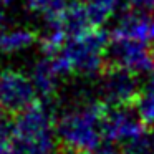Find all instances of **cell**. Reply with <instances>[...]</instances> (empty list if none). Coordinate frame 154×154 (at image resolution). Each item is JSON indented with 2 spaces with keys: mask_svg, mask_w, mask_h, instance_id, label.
Masks as SVG:
<instances>
[{
  "mask_svg": "<svg viewBox=\"0 0 154 154\" xmlns=\"http://www.w3.org/2000/svg\"><path fill=\"white\" fill-rule=\"evenodd\" d=\"M30 80L37 90L38 96H42L43 100H50L53 94H57L63 76L57 70L53 61L48 57H43L33 65L30 71Z\"/></svg>",
  "mask_w": 154,
  "mask_h": 154,
  "instance_id": "obj_10",
  "label": "cell"
},
{
  "mask_svg": "<svg viewBox=\"0 0 154 154\" xmlns=\"http://www.w3.org/2000/svg\"><path fill=\"white\" fill-rule=\"evenodd\" d=\"M86 8V14L94 28H100L114 17L119 8L121 0H81Z\"/></svg>",
  "mask_w": 154,
  "mask_h": 154,
  "instance_id": "obj_12",
  "label": "cell"
},
{
  "mask_svg": "<svg viewBox=\"0 0 154 154\" xmlns=\"http://www.w3.org/2000/svg\"><path fill=\"white\" fill-rule=\"evenodd\" d=\"M151 48H152V51H154V15L151 17Z\"/></svg>",
  "mask_w": 154,
  "mask_h": 154,
  "instance_id": "obj_19",
  "label": "cell"
},
{
  "mask_svg": "<svg viewBox=\"0 0 154 154\" xmlns=\"http://www.w3.org/2000/svg\"><path fill=\"white\" fill-rule=\"evenodd\" d=\"M0 154H14V118L0 111Z\"/></svg>",
  "mask_w": 154,
  "mask_h": 154,
  "instance_id": "obj_15",
  "label": "cell"
},
{
  "mask_svg": "<svg viewBox=\"0 0 154 154\" xmlns=\"http://www.w3.org/2000/svg\"><path fill=\"white\" fill-rule=\"evenodd\" d=\"M104 143L126 147L149 136L147 126L143 123L134 106L106 108L103 123Z\"/></svg>",
  "mask_w": 154,
  "mask_h": 154,
  "instance_id": "obj_4",
  "label": "cell"
},
{
  "mask_svg": "<svg viewBox=\"0 0 154 154\" xmlns=\"http://www.w3.org/2000/svg\"><path fill=\"white\" fill-rule=\"evenodd\" d=\"M12 2H14V0H0V15H2V12H4L7 7H10Z\"/></svg>",
  "mask_w": 154,
  "mask_h": 154,
  "instance_id": "obj_20",
  "label": "cell"
},
{
  "mask_svg": "<svg viewBox=\"0 0 154 154\" xmlns=\"http://www.w3.org/2000/svg\"><path fill=\"white\" fill-rule=\"evenodd\" d=\"M139 118L146 126L154 128V71L147 75L146 81L141 85V91L134 103Z\"/></svg>",
  "mask_w": 154,
  "mask_h": 154,
  "instance_id": "obj_13",
  "label": "cell"
},
{
  "mask_svg": "<svg viewBox=\"0 0 154 154\" xmlns=\"http://www.w3.org/2000/svg\"><path fill=\"white\" fill-rule=\"evenodd\" d=\"M55 154H75V152H71V151H66V149H63V147H61V149L57 151Z\"/></svg>",
  "mask_w": 154,
  "mask_h": 154,
  "instance_id": "obj_21",
  "label": "cell"
},
{
  "mask_svg": "<svg viewBox=\"0 0 154 154\" xmlns=\"http://www.w3.org/2000/svg\"><path fill=\"white\" fill-rule=\"evenodd\" d=\"M57 118L45 101L14 116V154H55Z\"/></svg>",
  "mask_w": 154,
  "mask_h": 154,
  "instance_id": "obj_3",
  "label": "cell"
},
{
  "mask_svg": "<svg viewBox=\"0 0 154 154\" xmlns=\"http://www.w3.org/2000/svg\"><path fill=\"white\" fill-rule=\"evenodd\" d=\"M108 43L109 35L100 28H91L83 35L68 38L60 50L45 57L53 61L63 78L71 73L91 78L103 75L108 66Z\"/></svg>",
  "mask_w": 154,
  "mask_h": 154,
  "instance_id": "obj_2",
  "label": "cell"
},
{
  "mask_svg": "<svg viewBox=\"0 0 154 154\" xmlns=\"http://www.w3.org/2000/svg\"><path fill=\"white\" fill-rule=\"evenodd\" d=\"M139 91V78L126 70L109 66L101 75L100 96L108 108L134 106Z\"/></svg>",
  "mask_w": 154,
  "mask_h": 154,
  "instance_id": "obj_7",
  "label": "cell"
},
{
  "mask_svg": "<svg viewBox=\"0 0 154 154\" xmlns=\"http://www.w3.org/2000/svg\"><path fill=\"white\" fill-rule=\"evenodd\" d=\"M131 10L136 12H143V14H147V12H154V0H128Z\"/></svg>",
  "mask_w": 154,
  "mask_h": 154,
  "instance_id": "obj_17",
  "label": "cell"
},
{
  "mask_svg": "<svg viewBox=\"0 0 154 154\" xmlns=\"http://www.w3.org/2000/svg\"><path fill=\"white\" fill-rule=\"evenodd\" d=\"M109 37L128 38V40L149 43L151 42V17H147V14L136 12V10L124 12L114 22L113 28L109 32Z\"/></svg>",
  "mask_w": 154,
  "mask_h": 154,
  "instance_id": "obj_9",
  "label": "cell"
},
{
  "mask_svg": "<svg viewBox=\"0 0 154 154\" xmlns=\"http://www.w3.org/2000/svg\"><path fill=\"white\" fill-rule=\"evenodd\" d=\"M152 154H154V134H152Z\"/></svg>",
  "mask_w": 154,
  "mask_h": 154,
  "instance_id": "obj_22",
  "label": "cell"
},
{
  "mask_svg": "<svg viewBox=\"0 0 154 154\" xmlns=\"http://www.w3.org/2000/svg\"><path fill=\"white\" fill-rule=\"evenodd\" d=\"M119 154H152V134H149L146 139L139 141L136 144L121 147Z\"/></svg>",
  "mask_w": 154,
  "mask_h": 154,
  "instance_id": "obj_16",
  "label": "cell"
},
{
  "mask_svg": "<svg viewBox=\"0 0 154 154\" xmlns=\"http://www.w3.org/2000/svg\"><path fill=\"white\" fill-rule=\"evenodd\" d=\"M37 96L30 75L17 70L0 71V111L18 114L37 103Z\"/></svg>",
  "mask_w": 154,
  "mask_h": 154,
  "instance_id": "obj_6",
  "label": "cell"
},
{
  "mask_svg": "<svg viewBox=\"0 0 154 154\" xmlns=\"http://www.w3.org/2000/svg\"><path fill=\"white\" fill-rule=\"evenodd\" d=\"M106 60L108 66L121 68L136 76L154 71V51L151 45L144 42L109 37Z\"/></svg>",
  "mask_w": 154,
  "mask_h": 154,
  "instance_id": "obj_5",
  "label": "cell"
},
{
  "mask_svg": "<svg viewBox=\"0 0 154 154\" xmlns=\"http://www.w3.org/2000/svg\"><path fill=\"white\" fill-rule=\"evenodd\" d=\"M71 0H25L27 8L35 15H40L45 22H51L66 8Z\"/></svg>",
  "mask_w": 154,
  "mask_h": 154,
  "instance_id": "obj_14",
  "label": "cell"
},
{
  "mask_svg": "<svg viewBox=\"0 0 154 154\" xmlns=\"http://www.w3.org/2000/svg\"><path fill=\"white\" fill-rule=\"evenodd\" d=\"M106 104L101 100L83 101L57 118V139L75 154H90L104 144L103 123Z\"/></svg>",
  "mask_w": 154,
  "mask_h": 154,
  "instance_id": "obj_1",
  "label": "cell"
},
{
  "mask_svg": "<svg viewBox=\"0 0 154 154\" xmlns=\"http://www.w3.org/2000/svg\"><path fill=\"white\" fill-rule=\"evenodd\" d=\"M37 40L38 35L27 27L0 23V53H20V51L30 48Z\"/></svg>",
  "mask_w": 154,
  "mask_h": 154,
  "instance_id": "obj_11",
  "label": "cell"
},
{
  "mask_svg": "<svg viewBox=\"0 0 154 154\" xmlns=\"http://www.w3.org/2000/svg\"><path fill=\"white\" fill-rule=\"evenodd\" d=\"M47 25H48V30L57 32L66 40L68 38H75L78 35H83L86 32H90L91 28H94L91 25V20L86 14L85 5L81 4V0H71L66 5V8L55 20L48 22Z\"/></svg>",
  "mask_w": 154,
  "mask_h": 154,
  "instance_id": "obj_8",
  "label": "cell"
},
{
  "mask_svg": "<svg viewBox=\"0 0 154 154\" xmlns=\"http://www.w3.org/2000/svg\"><path fill=\"white\" fill-rule=\"evenodd\" d=\"M90 154H119V151H118L116 146H113V144L104 143L103 146H100L98 149H94L93 152H90Z\"/></svg>",
  "mask_w": 154,
  "mask_h": 154,
  "instance_id": "obj_18",
  "label": "cell"
}]
</instances>
